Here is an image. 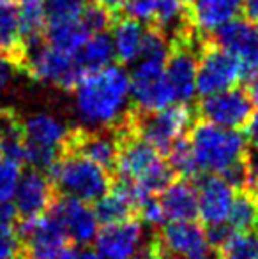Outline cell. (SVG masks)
<instances>
[{"instance_id": "9c48e42d", "label": "cell", "mask_w": 258, "mask_h": 259, "mask_svg": "<svg viewBox=\"0 0 258 259\" xmlns=\"http://www.w3.org/2000/svg\"><path fill=\"white\" fill-rule=\"evenodd\" d=\"M251 96L246 89H228L202 97L196 106V118L227 129H242L253 116Z\"/></svg>"}, {"instance_id": "44dd1931", "label": "cell", "mask_w": 258, "mask_h": 259, "mask_svg": "<svg viewBox=\"0 0 258 259\" xmlns=\"http://www.w3.org/2000/svg\"><path fill=\"white\" fill-rule=\"evenodd\" d=\"M75 55L76 62H78V65L85 74L92 71H99V69L110 65V60L115 58L112 37L106 32L90 35Z\"/></svg>"}, {"instance_id": "d4e9b609", "label": "cell", "mask_w": 258, "mask_h": 259, "mask_svg": "<svg viewBox=\"0 0 258 259\" xmlns=\"http://www.w3.org/2000/svg\"><path fill=\"white\" fill-rule=\"evenodd\" d=\"M166 157H168V166L172 167V171L175 173V177L180 178H196V175L200 173L198 164L195 160L193 150H191L190 140L186 136L180 138L179 141L173 143V147L166 152Z\"/></svg>"}, {"instance_id": "ba28073f", "label": "cell", "mask_w": 258, "mask_h": 259, "mask_svg": "<svg viewBox=\"0 0 258 259\" xmlns=\"http://www.w3.org/2000/svg\"><path fill=\"white\" fill-rule=\"evenodd\" d=\"M242 69L237 58L205 37L198 52L196 64V92L202 97L223 92L237 85Z\"/></svg>"}, {"instance_id": "74e56055", "label": "cell", "mask_w": 258, "mask_h": 259, "mask_svg": "<svg viewBox=\"0 0 258 259\" xmlns=\"http://www.w3.org/2000/svg\"><path fill=\"white\" fill-rule=\"evenodd\" d=\"M7 4H16V0H0V6H7Z\"/></svg>"}, {"instance_id": "f35d334b", "label": "cell", "mask_w": 258, "mask_h": 259, "mask_svg": "<svg viewBox=\"0 0 258 259\" xmlns=\"http://www.w3.org/2000/svg\"><path fill=\"white\" fill-rule=\"evenodd\" d=\"M20 2H43V0H20Z\"/></svg>"}, {"instance_id": "f1b7e54d", "label": "cell", "mask_w": 258, "mask_h": 259, "mask_svg": "<svg viewBox=\"0 0 258 259\" xmlns=\"http://www.w3.org/2000/svg\"><path fill=\"white\" fill-rule=\"evenodd\" d=\"M0 259H21V240L16 224L0 222Z\"/></svg>"}, {"instance_id": "ac0fdd59", "label": "cell", "mask_w": 258, "mask_h": 259, "mask_svg": "<svg viewBox=\"0 0 258 259\" xmlns=\"http://www.w3.org/2000/svg\"><path fill=\"white\" fill-rule=\"evenodd\" d=\"M161 205L163 215L170 222L175 221H195L198 215V198H196V189L186 178L173 180L166 185L158 198Z\"/></svg>"}, {"instance_id": "d6a6232c", "label": "cell", "mask_w": 258, "mask_h": 259, "mask_svg": "<svg viewBox=\"0 0 258 259\" xmlns=\"http://www.w3.org/2000/svg\"><path fill=\"white\" fill-rule=\"evenodd\" d=\"M96 2H99L103 7H106L110 13H114V14H122V9H124V6H126V2L128 0H96Z\"/></svg>"}, {"instance_id": "3957f363", "label": "cell", "mask_w": 258, "mask_h": 259, "mask_svg": "<svg viewBox=\"0 0 258 259\" xmlns=\"http://www.w3.org/2000/svg\"><path fill=\"white\" fill-rule=\"evenodd\" d=\"M190 145L200 171L223 173L246 157L248 138L237 129L214 125L196 118L190 129Z\"/></svg>"}, {"instance_id": "cb8c5ba5", "label": "cell", "mask_w": 258, "mask_h": 259, "mask_svg": "<svg viewBox=\"0 0 258 259\" xmlns=\"http://www.w3.org/2000/svg\"><path fill=\"white\" fill-rule=\"evenodd\" d=\"M221 259H258V231H234L216 250Z\"/></svg>"}, {"instance_id": "e0dca14e", "label": "cell", "mask_w": 258, "mask_h": 259, "mask_svg": "<svg viewBox=\"0 0 258 259\" xmlns=\"http://www.w3.org/2000/svg\"><path fill=\"white\" fill-rule=\"evenodd\" d=\"M69 133L71 129H67L55 116L46 115V113L32 115L23 122V136L27 147L48 148V150H57L64 154Z\"/></svg>"}, {"instance_id": "6da1fadb", "label": "cell", "mask_w": 258, "mask_h": 259, "mask_svg": "<svg viewBox=\"0 0 258 259\" xmlns=\"http://www.w3.org/2000/svg\"><path fill=\"white\" fill-rule=\"evenodd\" d=\"M129 96V76L119 64L87 72L75 89L80 118L89 125L103 129L121 122L128 113Z\"/></svg>"}, {"instance_id": "7a4b0ae2", "label": "cell", "mask_w": 258, "mask_h": 259, "mask_svg": "<svg viewBox=\"0 0 258 259\" xmlns=\"http://www.w3.org/2000/svg\"><path fill=\"white\" fill-rule=\"evenodd\" d=\"M119 138V155L115 164V173L119 178L136 182L147 194L156 196L173 182L175 173L168 162L161 159V154L133 134L126 125L124 116L115 127H112Z\"/></svg>"}, {"instance_id": "836d02e7", "label": "cell", "mask_w": 258, "mask_h": 259, "mask_svg": "<svg viewBox=\"0 0 258 259\" xmlns=\"http://www.w3.org/2000/svg\"><path fill=\"white\" fill-rule=\"evenodd\" d=\"M244 11H246V20L258 23V0H244Z\"/></svg>"}, {"instance_id": "f546056e", "label": "cell", "mask_w": 258, "mask_h": 259, "mask_svg": "<svg viewBox=\"0 0 258 259\" xmlns=\"http://www.w3.org/2000/svg\"><path fill=\"white\" fill-rule=\"evenodd\" d=\"M156 7H158V0H128L122 9V14L140 21V23L143 21V23L151 25L156 16Z\"/></svg>"}, {"instance_id": "ab89813d", "label": "cell", "mask_w": 258, "mask_h": 259, "mask_svg": "<svg viewBox=\"0 0 258 259\" xmlns=\"http://www.w3.org/2000/svg\"><path fill=\"white\" fill-rule=\"evenodd\" d=\"M180 2H182V4H184V6H186V4H190V2H191V0H180Z\"/></svg>"}, {"instance_id": "5bb4252c", "label": "cell", "mask_w": 258, "mask_h": 259, "mask_svg": "<svg viewBox=\"0 0 258 259\" xmlns=\"http://www.w3.org/2000/svg\"><path fill=\"white\" fill-rule=\"evenodd\" d=\"M48 211L59 221L65 236L72 243L87 245L96 238L97 231H99L94 208H90L89 203L80 201L76 198L59 194Z\"/></svg>"}, {"instance_id": "8992f818", "label": "cell", "mask_w": 258, "mask_h": 259, "mask_svg": "<svg viewBox=\"0 0 258 259\" xmlns=\"http://www.w3.org/2000/svg\"><path fill=\"white\" fill-rule=\"evenodd\" d=\"M23 72L35 81L48 83L62 90H75L80 79L85 76L75 53L62 52L46 39L27 50Z\"/></svg>"}, {"instance_id": "277c9868", "label": "cell", "mask_w": 258, "mask_h": 259, "mask_svg": "<svg viewBox=\"0 0 258 259\" xmlns=\"http://www.w3.org/2000/svg\"><path fill=\"white\" fill-rule=\"evenodd\" d=\"M195 120V111L188 104L168 106L159 111L129 108L124 115V122L131 133L151 143L159 154L165 155L175 141L190 133Z\"/></svg>"}, {"instance_id": "7402d4cb", "label": "cell", "mask_w": 258, "mask_h": 259, "mask_svg": "<svg viewBox=\"0 0 258 259\" xmlns=\"http://www.w3.org/2000/svg\"><path fill=\"white\" fill-rule=\"evenodd\" d=\"M94 213H96L97 222H103L106 226L128 221V219H134L136 208L133 206V203L121 191H117L115 187H110V191L96 201Z\"/></svg>"}, {"instance_id": "1f68e13d", "label": "cell", "mask_w": 258, "mask_h": 259, "mask_svg": "<svg viewBox=\"0 0 258 259\" xmlns=\"http://www.w3.org/2000/svg\"><path fill=\"white\" fill-rule=\"evenodd\" d=\"M13 65L6 60V58L0 57V96L6 92L7 85L11 81V74H13Z\"/></svg>"}, {"instance_id": "484cf974", "label": "cell", "mask_w": 258, "mask_h": 259, "mask_svg": "<svg viewBox=\"0 0 258 259\" xmlns=\"http://www.w3.org/2000/svg\"><path fill=\"white\" fill-rule=\"evenodd\" d=\"M83 7H85V0H46V28L78 21L82 18Z\"/></svg>"}, {"instance_id": "2e32d148", "label": "cell", "mask_w": 258, "mask_h": 259, "mask_svg": "<svg viewBox=\"0 0 258 259\" xmlns=\"http://www.w3.org/2000/svg\"><path fill=\"white\" fill-rule=\"evenodd\" d=\"M244 9V0H191L186 4V18L202 37L235 20Z\"/></svg>"}, {"instance_id": "e575fe53", "label": "cell", "mask_w": 258, "mask_h": 259, "mask_svg": "<svg viewBox=\"0 0 258 259\" xmlns=\"http://www.w3.org/2000/svg\"><path fill=\"white\" fill-rule=\"evenodd\" d=\"M248 138L253 141V145H258V113L251 116L248 125Z\"/></svg>"}, {"instance_id": "4dcf8cb0", "label": "cell", "mask_w": 258, "mask_h": 259, "mask_svg": "<svg viewBox=\"0 0 258 259\" xmlns=\"http://www.w3.org/2000/svg\"><path fill=\"white\" fill-rule=\"evenodd\" d=\"M246 164H248V185L242 191H248L258 199V145H253L246 150Z\"/></svg>"}, {"instance_id": "603a6c76", "label": "cell", "mask_w": 258, "mask_h": 259, "mask_svg": "<svg viewBox=\"0 0 258 259\" xmlns=\"http://www.w3.org/2000/svg\"><path fill=\"white\" fill-rule=\"evenodd\" d=\"M234 231H251L258 228V199L248 191H235L234 203L227 217Z\"/></svg>"}, {"instance_id": "5b68a950", "label": "cell", "mask_w": 258, "mask_h": 259, "mask_svg": "<svg viewBox=\"0 0 258 259\" xmlns=\"http://www.w3.org/2000/svg\"><path fill=\"white\" fill-rule=\"evenodd\" d=\"M50 178L59 194L85 203H96L110 191L114 182L108 171L72 152L62 154Z\"/></svg>"}, {"instance_id": "8d00e7d4", "label": "cell", "mask_w": 258, "mask_h": 259, "mask_svg": "<svg viewBox=\"0 0 258 259\" xmlns=\"http://www.w3.org/2000/svg\"><path fill=\"white\" fill-rule=\"evenodd\" d=\"M76 259H104V257L101 256L96 249H87L85 247V249L78 250V256H76Z\"/></svg>"}, {"instance_id": "4fadbf2b", "label": "cell", "mask_w": 258, "mask_h": 259, "mask_svg": "<svg viewBox=\"0 0 258 259\" xmlns=\"http://www.w3.org/2000/svg\"><path fill=\"white\" fill-rule=\"evenodd\" d=\"M65 152L83 155L101 166L108 173H115V164L119 155V138L112 127L106 131H89V129H71L65 145Z\"/></svg>"}, {"instance_id": "83f0119b", "label": "cell", "mask_w": 258, "mask_h": 259, "mask_svg": "<svg viewBox=\"0 0 258 259\" xmlns=\"http://www.w3.org/2000/svg\"><path fill=\"white\" fill-rule=\"evenodd\" d=\"M21 177V164L0 155V203L13 201Z\"/></svg>"}, {"instance_id": "4316f807", "label": "cell", "mask_w": 258, "mask_h": 259, "mask_svg": "<svg viewBox=\"0 0 258 259\" xmlns=\"http://www.w3.org/2000/svg\"><path fill=\"white\" fill-rule=\"evenodd\" d=\"M115 20H117V14L110 13L99 2H96V0L85 2V7H83L82 13V23L89 30L90 35L106 32L108 28H112Z\"/></svg>"}, {"instance_id": "7c38bea8", "label": "cell", "mask_w": 258, "mask_h": 259, "mask_svg": "<svg viewBox=\"0 0 258 259\" xmlns=\"http://www.w3.org/2000/svg\"><path fill=\"white\" fill-rule=\"evenodd\" d=\"M59 196L52 178L38 169H28L21 173L14 192L13 205L16 208L18 221L23 219H35L46 213Z\"/></svg>"}, {"instance_id": "d590c367", "label": "cell", "mask_w": 258, "mask_h": 259, "mask_svg": "<svg viewBox=\"0 0 258 259\" xmlns=\"http://www.w3.org/2000/svg\"><path fill=\"white\" fill-rule=\"evenodd\" d=\"M248 92H249V96H251L253 103H255V104L258 106V71L251 76V78H249Z\"/></svg>"}, {"instance_id": "8fae6325", "label": "cell", "mask_w": 258, "mask_h": 259, "mask_svg": "<svg viewBox=\"0 0 258 259\" xmlns=\"http://www.w3.org/2000/svg\"><path fill=\"white\" fill-rule=\"evenodd\" d=\"M210 41L237 58L242 78L249 79L258 71V23L235 18L212 32Z\"/></svg>"}, {"instance_id": "52a82bcc", "label": "cell", "mask_w": 258, "mask_h": 259, "mask_svg": "<svg viewBox=\"0 0 258 259\" xmlns=\"http://www.w3.org/2000/svg\"><path fill=\"white\" fill-rule=\"evenodd\" d=\"M166 58L141 57L129 76L133 108L141 111H159L172 106L173 94L165 76Z\"/></svg>"}, {"instance_id": "d6986e66", "label": "cell", "mask_w": 258, "mask_h": 259, "mask_svg": "<svg viewBox=\"0 0 258 259\" xmlns=\"http://www.w3.org/2000/svg\"><path fill=\"white\" fill-rule=\"evenodd\" d=\"M0 57L6 58L16 71L23 72L27 46L21 37L16 4L0 6Z\"/></svg>"}, {"instance_id": "ffe728a7", "label": "cell", "mask_w": 258, "mask_h": 259, "mask_svg": "<svg viewBox=\"0 0 258 259\" xmlns=\"http://www.w3.org/2000/svg\"><path fill=\"white\" fill-rule=\"evenodd\" d=\"M112 45H114V57L119 65H129L138 60L143 48L145 28L140 21L119 14L112 25Z\"/></svg>"}, {"instance_id": "30bf717a", "label": "cell", "mask_w": 258, "mask_h": 259, "mask_svg": "<svg viewBox=\"0 0 258 259\" xmlns=\"http://www.w3.org/2000/svg\"><path fill=\"white\" fill-rule=\"evenodd\" d=\"M96 250L104 259H149L143 224L136 219L106 224L96 235Z\"/></svg>"}, {"instance_id": "9a60e30c", "label": "cell", "mask_w": 258, "mask_h": 259, "mask_svg": "<svg viewBox=\"0 0 258 259\" xmlns=\"http://www.w3.org/2000/svg\"><path fill=\"white\" fill-rule=\"evenodd\" d=\"M196 198L198 215L203 224L216 226L227 222L235 191L221 175L210 173L196 178Z\"/></svg>"}]
</instances>
